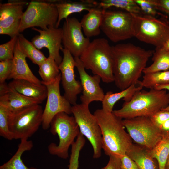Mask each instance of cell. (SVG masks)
<instances>
[{
	"label": "cell",
	"instance_id": "cell-1",
	"mask_svg": "<svg viewBox=\"0 0 169 169\" xmlns=\"http://www.w3.org/2000/svg\"><path fill=\"white\" fill-rule=\"evenodd\" d=\"M111 47L114 82L122 90L139 81V79L154 50H146L130 43Z\"/></svg>",
	"mask_w": 169,
	"mask_h": 169
},
{
	"label": "cell",
	"instance_id": "cell-2",
	"mask_svg": "<svg viewBox=\"0 0 169 169\" xmlns=\"http://www.w3.org/2000/svg\"><path fill=\"white\" fill-rule=\"evenodd\" d=\"M94 114L101 129L102 149L105 153L120 158L125 155L133 143L125 130L122 119L113 112H106L102 109L96 110Z\"/></svg>",
	"mask_w": 169,
	"mask_h": 169
},
{
	"label": "cell",
	"instance_id": "cell-3",
	"mask_svg": "<svg viewBox=\"0 0 169 169\" xmlns=\"http://www.w3.org/2000/svg\"><path fill=\"white\" fill-rule=\"evenodd\" d=\"M169 105V93L166 90L150 89L136 92L131 99L113 113L122 119L139 116L150 117Z\"/></svg>",
	"mask_w": 169,
	"mask_h": 169
},
{
	"label": "cell",
	"instance_id": "cell-4",
	"mask_svg": "<svg viewBox=\"0 0 169 169\" xmlns=\"http://www.w3.org/2000/svg\"><path fill=\"white\" fill-rule=\"evenodd\" d=\"M79 58L85 69L99 76L104 82L114 81L112 47L107 39L97 38L90 42Z\"/></svg>",
	"mask_w": 169,
	"mask_h": 169
},
{
	"label": "cell",
	"instance_id": "cell-5",
	"mask_svg": "<svg viewBox=\"0 0 169 169\" xmlns=\"http://www.w3.org/2000/svg\"><path fill=\"white\" fill-rule=\"evenodd\" d=\"M134 37L139 40L162 47L169 39V22L167 17L160 18L132 14Z\"/></svg>",
	"mask_w": 169,
	"mask_h": 169
},
{
	"label": "cell",
	"instance_id": "cell-6",
	"mask_svg": "<svg viewBox=\"0 0 169 169\" xmlns=\"http://www.w3.org/2000/svg\"><path fill=\"white\" fill-rule=\"evenodd\" d=\"M50 131L59 138L58 144L50 143L48 150L50 154L63 159L69 157L68 150L80 133L79 126L74 116L64 112L56 114L50 124Z\"/></svg>",
	"mask_w": 169,
	"mask_h": 169
},
{
	"label": "cell",
	"instance_id": "cell-7",
	"mask_svg": "<svg viewBox=\"0 0 169 169\" xmlns=\"http://www.w3.org/2000/svg\"><path fill=\"white\" fill-rule=\"evenodd\" d=\"M56 0H36L29 2L23 12L18 32L35 27L46 30L49 27H55L58 13Z\"/></svg>",
	"mask_w": 169,
	"mask_h": 169
},
{
	"label": "cell",
	"instance_id": "cell-8",
	"mask_svg": "<svg viewBox=\"0 0 169 169\" xmlns=\"http://www.w3.org/2000/svg\"><path fill=\"white\" fill-rule=\"evenodd\" d=\"M43 112L39 104L10 112L8 127L13 139H28L34 134L42 125Z\"/></svg>",
	"mask_w": 169,
	"mask_h": 169
},
{
	"label": "cell",
	"instance_id": "cell-9",
	"mask_svg": "<svg viewBox=\"0 0 169 169\" xmlns=\"http://www.w3.org/2000/svg\"><path fill=\"white\" fill-rule=\"evenodd\" d=\"M133 17L125 11L104 10L101 31L111 41L117 43L134 37Z\"/></svg>",
	"mask_w": 169,
	"mask_h": 169
},
{
	"label": "cell",
	"instance_id": "cell-10",
	"mask_svg": "<svg viewBox=\"0 0 169 169\" xmlns=\"http://www.w3.org/2000/svg\"><path fill=\"white\" fill-rule=\"evenodd\" d=\"M123 122L132 140L148 150H152L163 139L160 130L150 117L124 119Z\"/></svg>",
	"mask_w": 169,
	"mask_h": 169
},
{
	"label": "cell",
	"instance_id": "cell-11",
	"mask_svg": "<svg viewBox=\"0 0 169 169\" xmlns=\"http://www.w3.org/2000/svg\"><path fill=\"white\" fill-rule=\"evenodd\" d=\"M71 111L80 133L87 138L92 147L93 158H100L102 149V134L96 117L91 113L88 105L82 103L73 105Z\"/></svg>",
	"mask_w": 169,
	"mask_h": 169
},
{
	"label": "cell",
	"instance_id": "cell-12",
	"mask_svg": "<svg viewBox=\"0 0 169 169\" xmlns=\"http://www.w3.org/2000/svg\"><path fill=\"white\" fill-rule=\"evenodd\" d=\"M61 74L51 83L44 85L47 87V100L43 114L42 128L46 130L50 128L51 122L57 114L64 112L72 114L71 104L64 96L61 95L60 89Z\"/></svg>",
	"mask_w": 169,
	"mask_h": 169
},
{
	"label": "cell",
	"instance_id": "cell-13",
	"mask_svg": "<svg viewBox=\"0 0 169 169\" xmlns=\"http://www.w3.org/2000/svg\"><path fill=\"white\" fill-rule=\"evenodd\" d=\"M63 59L59 65L61 74V81L64 93V96L73 105L77 104V96L82 90L80 82L76 79L74 68L76 62L73 55L68 50L63 48Z\"/></svg>",
	"mask_w": 169,
	"mask_h": 169
},
{
	"label": "cell",
	"instance_id": "cell-14",
	"mask_svg": "<svg viewBox=\"0 0 169 169\" xmlns=\"http://www.w3.org/2000/svg\"><path fill=\"white\" fill-rule=\"evenodd\" d=\"M29 3L21 0H11L0 4V34L13 38L20 34L18 29L24 7Z\"/></svg>",
	"mask_w": 169,
	"mask_h": 169
},
{
	"label": "cell",
	"instance_id": "cell-15",
	"mask_svg": "<svg viewBox=\"0 0 169 169\" xmlns=\"http://www.w3.org/2000/svg\"><path fill=\"white\" fill-rule=\"evenodd\" d=\"M62 29V44L64 48L69 50L74 57H79L90 41L84 35L81 25L76 18H68Z\"/></svg>",
	"mask_w": 169,
	"mask_h": 169
},
{
	"label": "cell",
	"instance_id": "cell-16",
	"mask_svg": "<svg viewBox=\"0 0 169 169\" xmlns=\"http://www.w3.org/2000/svg\"><path fill=\"white\" fill-rule=\"evenodd\" d=\"M31 28L39 33L31 40V42L38 49L44 47L47 48L49 56L52 57L58 65L62 61L63 57L60 55L59 51L62 47V28L49 27L46 30Z\"/></svg>",
	"mask_w": 169,
	"mask_h": 169
},
{
	"label": "cell",
	"instance_id": "cell-17",
	"mask_svg": "<svg viewBox=\"0 0 169 169\" xmlns=\"http://www.w3.org/2000/svg\"><path fill=\"white\" fill-rule=\"evenodd\" d=\"M74 58L82 89V95L80 96L81 103L89 105L94 101L102 102L105 94L100 86V77L96 75L92 76L89 75L79 58Z\"/></svg>",
	"mask_w": 169,
	"mask_h": 169
},
{
	"label": "cell",
	"instance_id": "cell-18",
	"mask_svg": "<svg viewBox=\"0 0 169 169\" xmlns=\"http://www.w3.org/2000/svg\"><path fill=\"white\" fill-rule=\"evenodd\" d=\"M40 104L38 101L18 93L5 82L0 84V104L7 108L10 112Z\"/></svg>",
	"mask_w": 169,
	"mask_h": 169
},
{
	"label": "cell",
	"instance_id": "cell-19",
	"mask_svg": "<svg viewBox=\"0 0 169 169\" xmlns=\"http://www.w3.org/2000/svg\"><path fill=\"white\" fill-rule=\"evenodd\" d=\"M26 55L22 51L18 38L16 44L13 59L11 73L8 79H22L27 80L37 84L42 82L33 73L26 60Z\"/></svg>",
	"mask_w": 169,
	"mask_h": 169
},
{
	"label": "cell",
	"instance_id": "cell-20",
	"mask_svg": "<svg viewBox=\"0 0 169 169\" xmlns=\"http://www.w3.org/2000/svg\"><path fill=\"white\" fill-rule=\"evenodd\" d=\"M99 2L93 0H81L78 1L56 0L58 17L55 28H58L61 21L66 19L71 14L80 13L84 10L88 11L91 9L99 6Z\"/></svg>",
	"mask_w": 169,
	"mask_h": 169
},
{
	"label": "cell",
	"instance_id": "cell-21",
	"mask_svg": "<svg viewBox=\"0 0 169 169\" xmlns=\"http://www.w3.org/2000/svg\"><path fill=\"white\" fill-rule=\"evenodd\" d=\"M9 86L18 93L41 103L47 97V90L45 85L37 84L22 79H13Z\"/></svg>",
	"mask_w": 169,
	"mask_h": 169
},
{
	"label": "cell",
	"instance_id": "cell-22",
	"mask_svg": "<svg viewBox=\"0 0 169 169\" xmlns=\"http://www.w3.org/2000/svg\"><path fill=\"white\" fill-rule=\"evenodd\" d=\"M88 12L83 16L80 23L85 37L89 38L100 34L103 9L98 6Z\"/></svg>",
	"mask_w": 169,
	"mask_h": 169
},
{
	"label": "cell",
	"instance_id": "cell-23",
	"mask_svg": "<svg viewBox=\"0 0 169 169\" xmlns=\"http://www.w3.org/2000/svg\"><path fill=\"white\" fill-rule=\"evenodd\" d=\"M143 88L141 81L140 80L120 92L114 93L112 91H108L102 101V109L106 112H113L114 106L118 100L122 99L125 102L129 101L136 92L142 90Z\"/></svg>",
	"mask_w": 169,
	"mask_h": 169
},
{
	"label": "cell",
	"instance_id": "cell-24",
	"mask_svg": "<svg viewBox=\"0 0 169 169\" xmlns=\"http://www.w3.org/2000/svg\"><path fill=\"white\" fill-rule=\"evenodd\" d=\"M126 154L136 163L139 169H158L157 162L150 150L142 146L133 143Z\"/></svg>",
	"mask_w": 169,
	"mask_h": 169
},
{
	"label": "cell",
	"instance_id": "cell-25",
	"mask_svg": "<svg viewBox=\"0 0 169 169\" xmlns=\"http://www.w3.org/2000/svg\"><path fill=\"white\" fill-rule=\"evenodd\" d=\"M28 139L21 140L15 153L8 161L0 166V169H37L35 167H27L21 158L23 154L26 151L31 150L33 146L32 141Z\"/></svg>",
	"mask_w": 169,
	"mask_h": 169
},
{
	"label": "cell",
	"instance_id": "cell-26",
	"mask_svg": "<svg viewBox=\"0 0 169 169\" xmlns=\"http://www.w3.org/2000/svg\"><path fill=\"white\" fill-rule=\"evenodd\" d=\"M153 62L146 67L143 71L144 74L169 70V51L162 47L156 48L152 56Z\"/></svg>",
	"mask_w": 169,
	"mask_h": 169
},
{
	"label": "cell",
	"instance_id": "cell-27",
	"mask_svg": "<svg viewBox=\"0 0 169 169\" xmlns=\"http://www.w3.org/2000/svg\"><path fill=\"white\" fill-rule=\"evenodd\" d=\"M38 66V73L42 79V83L44 85L53 82L60 74L58 65L50 56Z\"/></svg>",
	"mask_w": 169,
	"mask_h": 169
},
{
	"label": "cell",
	"instance_id": "cell-28",
	"mask_svg": "<svg viewBox=\"0 0 169 169\" xmlns=\"http://www.w3.org/2000/svg\"><path fill=\"white\" fill-rule=\"evenodd\" d=\"M99 7L104 10L115 7L131 14L145 15L135 0H102L99 3Z\"/></svg>",
	"mask_w": 169,
	"mask_h": 169
},
{
	"label": "cell",
	"instance_id": "cell-29",
	"mask_svg": "<svg viewBox=\"0 0 169 169\" xmlns=\"http://www.w3.org/2000/svg\"><path fill=\"white\" fill-rule=\"evenodd\" d=\"M18 39L22 51L27 57L33 63L39 66L47 59L44 54L38 49L31 42L26 39L23 35L19 34Z\"/></svg>",
	"mask_w": 169,
	"mask_h": 169
},
{
	"label": "cell",
	"instance_id": "cell-30",
	"mask_svg": "<svg viewBox=\"0 0 169 169\" xmlns=\"http://www.w3.org/2000/svg\"><path fill=\"white\" fill-rule=\"evenodd\" d=\"M141 83L143 87L154 89L156 85L169 84V71L144 74Z\"/></svg>",
	"mask_w": 169,
	"mask_h": 169
},
{
	"label": "cell",
	"instance_id": "cell-31",
	"mask_svg": "<svg viewBox=\"0 0 169 169\" xmlns=\"http://www.w3.org/2000/svg\"><path fill=\"white\" fill-rule=\"evenodd\" d=\"M150 151L152 157L156 160L158 169H165L169 155V139L163 138Z\"/></svg>",
	"mask_w": 169,
	"mask_h": 169
},
{
	"label": "cell",
	"instance_id": "cell-32",
	"mask_svg": "<svg viewBox=\"0 0 169 169\" xmlns=\"http://www.w3.org/2000/svg\"><path fill=\"white\" fill-rule=\"evenodd\" d=\"M85 137L80 132L71 145L69 169H78L80 151L85 143Z\"/></svg>",
	"mask_w": 169,
	"mask_h": 169
},
{
	"label": "cell",
	"instance_id": "cell-33",
	"mask_svg": "<svg viewBox=\"0 0 169 169\" xmlns=\"http://www.w3.org/2000/svg\"><path fill=\"white\" fill-rule=\"evenodd\" d=\"M9 110L0 104V135L9 140L13 139L8 127Z\"/></svg>",
	"mask_w": 169,
	"mask_h": 169
},
{
	"label": "cell",
	"instance_id": "cell-34",
	"mask_svg": "<svg viewBox=\"0 0 169 169\" xmlns=\"http://www.w3.org/2000/svg\"><path fill=\"white\" fill-rule=\"evenodd\" d=\"M18 36L11 38L10 41L0 45V61L13 59Z\"/></svg>",
	"mask_w": 169,
	"mask_h": 169
},
{
	"label": "cell",
	"instance_id": "cell-35",
	"mask_svg": "<svg viewBox=\"0 0 169 169\" xmlns=\"http://www.w3.org/2000/svg\"><path fill=\"white\" fill-rule=\"evenodd\" d=\"M135 0L145 15L155 18L158 16H161V17H166V16L159 12L149 0Z\"/></svg>",
	"mask_w": 169,
	"mask_h": 169
},
{
	"label": "cell",
	"instance_id": "cell-36",
	"mask_svg": "<svg viewBox=\"0 0 169 169\" xmlns=\"http://www.w3.org/2000/svg\"><path fill=\"white\" fill-rule=\"evenodd\" d=\"M13 59L0 61V84L5 82L8 79L12 70Z\"/></svg>",
	"mask_w": 169,
	"mask_h": 169
},
{
	"label": "cell",
	"instance_id": "cell-37",
	"mask_svg": "<svg viewBox=\"0 0 169 169\" xmlns=\"http://www.w3.org/2000/svg\"><path fill=\"white\" fill-rule=\"evenodd\" d=\"M150 117L154 124L159 129L165 121L169 119V111L161 110Z\"/></svg>",
	"mask_w": 169,
	"mask_h": 169
},
{
	"label": "cell",
	"instance_id": "cell-38",
	"mask_svg": "<svg viewBox=\"0 0 169 169\" xmlns=\"http://www.w3.org/2000/svg\"><path fill=\"white\" fill-rule=\"evenodd\" d=\"M120 158L121 169H139L136 163L126 154Z\"/></svg>",
	"mask_w": 169,
	"mask_h": 169
},
{
	"label": "cell",
	"instance_id": "cell-39",
	"mask_svg": "<svg viewBox=\"0 0 169 169\" xmlns=\"http://www.w3.org/2000/svg\"><path fill=\"white\" fill-rule=\"evenodd\" d=\"M159 11H161L169 16V0H149Z\"/></svg>",
	"mask_w": 169,
	"mask_h": 169
},
{
	"label": "cell",
	"instance_id": "cell-40",
	"mask_svg": "<svg viewBox=\"0 0 169 169\" xmlns=\"http://www.w3.org/2000/svg\"><path fill=\"white\" fill-rule=\"evenodd\" d=\"M109 159L107 165L101 169H121V161L120 157L109 156Z\"/></svg>",
	"mask_w": 169,
	"mask_h": 169
},
{
	"label": "cell",
	"instance_id": "cell-41",
	"mask_svg": "<svg viewBox=\"0 0 169 169\" xmlns=\"http://www.w3.org/2000/svg\"><path fill=\"white\" fill-rule=\"evenodd\" d=\"M163 138L169 139V119L165 121L159 128Z\"/></svg>",
	"mask_w": 169,
	"mask_h": 169
},
{
	"label": "cell",
	"instance_id": "cell-42",
	"mask_svg": "<svg viewBox=\"0 0 169 169\" xmlns=\"http://www.w3.org/2000/svg\"><path fill=\"white\" fill-rule=\"evenodd\" d=\"M154 89L159 90H167L169 91V84L163 85H156ZM162 110L169 111V105Z\"/></svg>",
	"mask_w": 169,
	"mask_h": 169
},
{
	"label": "cell",
	"instance_id": "cell-43",
	"mask_svg": "<svg viewBox=\"0 0 169 169\" xmlns=\"http://www.w3.org/2000/svg\"><path fill=\"white\" fill-rule=\"evenodd\" d=\"M162 47L165 49L169 51V39L166 41Z\"/></svg>",
	"mask_w": 169,
	"mask_h": 169
},
{
	"label": "cell",
	"instance_id": "cell-44",
	"mask_svg": "<svg viewBox=\"0 0 169 169\" xmlns=\"http://www.w3.org/2000/svg\"><path fill=\"white\" fill-rule=\"evenodd\" d=\"M165 169H169V155L166 163Z\"/></svg>",
	"mask_w": 169,
	"mask_h": 169
}]
</instances>
